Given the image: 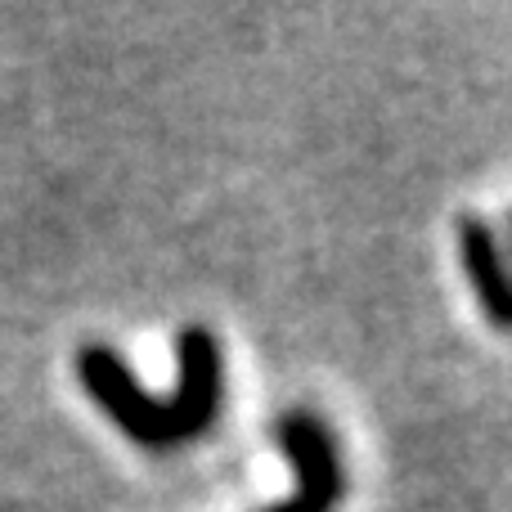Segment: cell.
I'll list each match as a JSON object with an SVG mask.
<instances>
[{
  "label": "cell",
  "instance_id": "1",
  "mask_svg": "<svg viewBox=\"0 0 512 512\" xmlns=\"http://www.w3.org/2000/svg\"><path fill=\"white\" fill-rule=\"evenodd\" d=\"M180 378L167 400H153L122 364V355L90 342L77 351V378L95 405L144 450H171L212 427L221 409V342L212 328H185L176 337Z\"/></svg>",
  "mask_w": 512,
  "mask_h": 512
},
{
  "label": "cell",
  "instance_id": "2",
  "mask_svg": "<svg viewBox=\"0 0 512 512\" xmlns=\"http://www.w3.org/2000/svg\"><path fill=\"white\" fill-rule=\"evenodd\" d=\"M274 436H279V450L288 454L292 472H297V490L265 512H337L346 477H342V454H337V441L324 418L306 414V409L283 414Z\"/></svg>",
  "mask_w": 512,
  "mask_h": 512
},
{
  "label": "cell",
  "instance_id": "3",
  "mask_svg": "<svg viewBox=\"0 0 512 512\" xmlns=\"http://www.w3.org/2000/svg\"><path fill=\"white\" fill-rule=\"evenodd\" d=\"M459 256H463V270H468L472 288H477L486 319L504 333L512 324V288L504 274V256H499V239L481 216H463L459 221Z\"/></svg>",
  "mask_w": 512,
  "mask_h": 512
}]
</instances>
